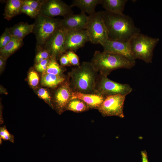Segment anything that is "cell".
I'll list each match as a JSON object with an SVG mask.
<instances>
[{"instance_id":"1","label":"cell","mask_w":162,"mask_h":162,"mask_svg":"<svg viewBox=\"0 0 162 162\" xmlns=\"http://www.w3.org/2000/svg\"><path fill=\"white\" fill-rule=\"evenodd\" d=\"M103 19L108 32V39L129 41L134 36L140 33L131 17L124 14L102 11Z\"/></svg>"},{"instance_id":"2","label":"cell","mask_w":162,"mask_h":162,"mask_svg":"<svg viewBox=\"0 0 162 162\" xmlns=\"http://www.w3.org/2000/svg\"><path fill=\"white\" fill-rule=\"evenodd\" d=\"M99 73L91 62H84L73 68L68 74L70 87L73 92L95 94Z\"/></svg>"},{"instance_id":"3","label":"cell","mask_w":162,"mask_h":162,"mask_svg":"<svg viewBox=\"0 0 162 162\" xmlns=\"http://www.w3.org/2000/svg\"><path fill=\"white\" fill-rule=\"evenodd\" d=\"M91 62L99 73L107 76L117 69H131L136 63L135 61L122 55L98 50L95 52Z\"/></svg>"},{"instance_id":"4","label":"cell","mask_w":162,"mask_h":162,"mask_svg":"<svg viewBox=\"0 0 162 162\" xmlns=\"http://www.w3.org/2000/svg\"><path fill=\"white\" fill-rule=\"evenodd\" d=\"M159 39L140 33L134 36L129 40L131 54L133 59L142 60L151 63L153 51Z\"/></svg>"},{"instance_id":"5","label":"cell","mask_w":162,"mask_h":162,"mask_svg":"<svg viewBox=\"0 0 162 162\" xmlns=\"http://www.w3.org/2000/svg\"><path fill=\"white\" fill-rule=\"evenodd\" d=\"M61 20L39 13L34 24L33 32L37 40L38 49H44L47 41L61 26Z\"/></svg>"},{"instance_id":"6","label":"cell","mask_w":162,"mask_h":162,"mask_svg":"<svg viewBox=\"0 0 162 162\" xmlns=\"http://www.w3.org/2000/svg\"><path fill=\"white\" fill-rule=\"evenodd\" d=\"M86 29L90 42L101 45L108 39V32L103 17L102 11L89 15Z\"/></svg>"},{"instance_id":"7","label":"cell","mask_w":162,"mask_h":162,"mask_svg":"<svg viewBox=\"0 0 162 162\" xmlns=\"http://www.w3.org/2000/svg\"><path fill=\"white\" fill-rule=\"evenodd\" d=\"M133 89L130 85L122 84L109 79L107 76L99 73L95 88V94L105 97L120 94L127 96Z\"/></svg>"},{"instance_id":"8","label":"cell","mask_w":162,"mask_h":162,"mask_svg":"<svg viewBox=\"0 0 162 162\" xmlns=\"http://www.w3.org/2000/svg\"><path fill=\"white\" fill-rule=\"evenodd\" d=\"M126 96L118 94L106 96L98 110L104 117L116 116L124 118L123 109Z\"/></svg>"},{"instance_id":"9","label":"cell","mask_w":162,"mask_h":162,"mask_svg":"<svg viewBox=\"0 0 162 162\" xmlns=\"http://www.w3.org/2000/svg\"><path fill=\"white\" fill-rule=\"evenodd\" d=\"M55 89L52 98V108L61 115L66 111L73 92L70 87L68 77L65 82Z\"/></svg>"},{"instance_id":"10","label":"cell","mask_w":162,"mask_h":162,"mask_svg":"<svg viewBox=\"0 0 162 162\" xmlns=\"http://www.w3.org/2000/svg\"><path fill=\"white\" fill-rule=\"evenodd\" d=\"M66 30L61 26L46 42L44 49L48 50L51 56L60 57L66 53L64 44Z\"/></svg>"},{"instance_id":"11","label":"cell","mask_w":162,"mask_h":162,"mask_svg":"<svg viewBox=\"0 0 162 162\" xmlns=\"http://www.w3.org/2000/svg\"><path fill=\"white\" fill-rule=\"evenodd\" d=\"M72 8L62 0H46L39 13L52 17L57 16L64 17L73 14Z\"/></svg>"},{"instance_id":"12","label":"cell","mask_w":162,"mask_h":162,"mask_svg":"<svg viewBox=\"0 0 162 162\" xmlns=\"http://www.w3.org/2000/svg\"><path fill=\"white\" fill-rule=\"evenodd\" d=\"M89 41V39L86 29L66 30L64 46L66 52H75Z\"/></svg>"},{"instance_id":"13","label":"cell","mask_w":162,"mask_h":162,"mask_svg":"<svg viewBox=\"0 0 162 162\" xmlns=\"http://www.w3.org/2000/svg\"><path fill=\"white\" fill-rule=\"evenodd\" d=\"M89 16L86 14H70L61 20V26L66 31L83 30L86 29Z\"/></svg>"},{"instance_id":"14","label":"cell","mask_w":162,"mask_h":162,"mask_svg":"<svg viewBox=\"0 0 162 162\" xmlns=\"http://www.w3.org/2000/svg\"><path fill=\"white\" fill-rule=\"evenodd\" d=\"M102 46L104 52L122 55L130 60L135 61L133 59L131 54L129 41L108 39Z\"/></svg>"},{"instance_id":"15","label":"cell","mask_w":162,"mask_h":162,"mask_svg":"<svg viewBox=\"0 0 162 162\" xmlns=\"http://www.w3.org/2000/svg\"><path fill=\"white\" fill-rule=\"evenodd\" d=\"M105 98V96L96 94H85L73 92L72 99L78 98L81 99L87 104L90 109L98 110Z\"/></svg>"},{"instance_id":"16","label":"cell","mask_w":162,"mask_h":162,"mask_svg":"<svg viewBox=\"0 0 162 162\" xmlns=\"http://www.w3.org/2000/svg\"><path fill=\"white\" fill-rule=\"evenodd\" d=\"M23 0H8L6 1L3 16L8 20L21 13V8Z\"/></svg>"},{"instance_id":"17","label":"cell","mask_w":162,"mask_h":162,"mask_svg":"<svg viewBox=\"0 0 162 162\" xmlns=\"http://www.w3.org/2000/svg\"><path fill=\"white\" fill-rule=\"evenodd\" d=\"M102 0H74L70 5L72 7L76 6L81 10V13H88L89 15L95 14L96 6L101 4Z\"/></svg>"},{"instance_id":"18","label":"cell","mask_w":162,"mask_h":162,"mask_svg":"<svg viewBox=\"0 0 162 162\" xmlns=\"http://www.w3.org/2000/svg\"><path fill=\"white\" fill-rule=\"evenodd\" d=\"M34 24H29L27 22H20L9 28L11 34L20 39L33 32Z\"/></svg>"},{"instance_id":"19","label":"cell","mask_w":162,"mask_h":162,"mask_svg":"<svg viewBox=\"0 0 162 162\" xmlns=\"http://www.w3.org/2000/svg\"><path fill=\"white\" fill-rule=\"evenodd\" d=\"M67 78L64 75L43 74L41 78V83L44 86L55 88L65 82Z\"/></svg>"},{"instance_id":"20","label":"cell","mask_w":162,"mask_h":162,"mask_svg":"<svg viewBox=\"0 0 162 162\" xmlns=\"http://www.w3.org/2000/svg\"><path fill=\"white\" fill-rule=\"evenodd\" d=\"M127 0H102L101 4L106 10L115 14H122Z\"/></svg>"},{"instance_id":"21","label":"cell","mask_w":162,"mask_h":162,"mask_svg":"<svg viewBox=\"0 0 162 162\" xmlns=\"http://www.w3.org/2000/svg\"><path fill=\"white\" fill-rule=\"evenodd\" d=\"M23 40L13 36L11 40L4 47L0 49V56L6 59L23 45Z\"/></svg>"},{"instance_id":"22","label":"cell","mask_w":162,"mask_h":162,"mask_svg":"<svg viewBox=\"0 0 162 162\" xmlns=\"http://www.w3.org/2000/svg\"><path fill=\"white\" fill-rule=\"evenodd\" d=\"M90 109L88 106L83 101L78 98H74L71 99L68 103L66 110L81 113Z\"/></svg>"},{"instance_id":"23","label":"cell","mask_w":162,"mask_h":162,"mask_svg":"<svg viewBox=\"0 0 162 162\" xmlns=\"http://www.w3.org/2000/svg\"><path fill=\"white\" fill-rule=\"evenodd\" d=\"M56 59L51 56L48 64L46 69L43 74H49L56 75H62L64 68L60 66L57 62Z\"/></svg>"},{"instance_id":"24","label":"cell","mask_w":162,"mask_h":162,"mask_svg":"<svg viewBox=\"0 0 162 162\" xmlns=\"http://www.w3.org/2000/svg\"><path fill=\"white\" fill-rule=\"evenodd\" d=\"M13 37L9 28H6L0 36V49L5 46L11 40Z\"/></svg>"},{"instance_id":"25","label":"cell","mask_w":162,"mask_h":162,"mask_svg":"<svg viewBox=\"0 0 162 162\" xmlns=\"http://www.w3.org/2000/svg\"><path fill=\"white\" fill-rule=\"evenodd\" d=\"M14 137L8 130L6 126L4 125L0 128V140L9 141L12 143L14 142Z\"/></svg>"},{"instance_id":"26","label":"cell","mask_w":162,"mask_h":162,"mask_svg":"<svg viewBox=\"0 0 162 162\" xmlns=\"http://www.w3.org/2000/svg\"><path fill=\"white\" fill-rule=\"evenodd\" d=\"M21 12L26 14L31 18L35 19L39 14L24 2L21 7Z\"/></svg>"},{"instance_id":"27","label":"cell","mask_w":162,"mask_h":162,"mask_svg":"<svg viewBox=\"0 0 162 162\" xmlns=\"http://www.w3.org/2000/svg\"><path fill=\"white\" fill-rule=\"evenodd\" d=\"M24 2L39 13L46 0H23Z\"/></svg>"},{"instance_id":"28","label":"cell","mask_w":162,"mask_h":162,"mask_svg":"<svg viewBox=\"0 0 162 162\" xmlns=\"http://www.w3.org/2000/svg\"><path fill=\"white\" fill-rule=\"evenodd\" d=\"M38 50L39 51L35 57V61L37 64L51 57L50 53L48 50L44 49Z\"/></svg>"},{"instance_id":"29","label":"cell","mask_w":162,"mask_h":162,"mask_svg":"<svg viewBox=\"0 0 162 162\" xmlns=\"http://www.w3.org/2000/svg\"><path fill=\"white\" fill-rule=\"evenodd\" d=\"M38 94L40 98L46 101L52 108V98L46 89L43 88H40L38 92Z\"/></svg>"},{"instance_id":"30","label":"cell","mask_w":162,"mask_h":162,"mask_svg":"<svg viewBox=\"0 0 162 162\" xmlns=\"http://www.w3.org/2000/svg\"><path fill=\"white\" fill-rule=\"evenodd\" d=\"M69 58L71 65L78 66L80 65L79 59L75 52L71 50H69L66 52Z\"/></svg>"},{"instance_id":"31","label":"cell","mask_w":162,"mask_h":162,"mask_svg":"<svg viewBox=\"0 0 162 162\" xmlns=\"http://www.w3.org/2000/svg\"><path fill=\"white\" fill-rule=\"evenodd\" d=\"M29 84L32 87L37 86L39 82V77L37 73L34 70L30 71L28 75Z\"/></svg>"},{"instance_id":"32","label":"cell","mask_w":162,"mask_h":162,"mask_svg":"<svg viewBox=\"0 0 162 162\" xmlns=\"http://www.w3.org/2000/svg\"><path fill=\"white\" fill-rule=\"evenodd\" d=\"M50 57L37 63L35 66V68L36 70L39 72H44L46 69Z\"/></svg>"},{"instance_id":"33","label":"cell","mask_w":162,"mask_h":162,"mask_svg":"<svg viewBox=\"0 0 162 162\" xmlns=\"http://www.w3.org/2000/svg\"><path fill=\"white\" fill-rule=\"evenodd\" d=\"M59 61L62 66H64L71 65L66 53L63 54L60 57Z\"/></svg>"},{"instance_id":"34","label":"cell","mask_w":162,"mask_h":162,"mask_svg":"<svg viewBox=\"0 0 162 162\" xmlns=\"http://www.w3.org/2000/svg\"><path fill=\"white\" fill-rule=\"evenodd\" d=\"M141 154L142 162H149L148 157V154L146 150L142 151Z\"/></svg>"},{"instance_id":"35","label":"cell","mask_w":162,"mask_h":162,"mask_svg":"<svg viewBox=\"0 0 162 162\" xmlns=\"http://www.w3.org/2000/svg\"><path fill=\"white\" fill-rule=\"evenodd\" d=\"M6 59L2 56L0 57V68L2 70L4 66L5 62Z\"/></svg>"}]
</instances>
